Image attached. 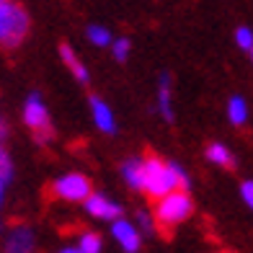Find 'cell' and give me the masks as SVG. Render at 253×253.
Here are the masks:
<instances>
[{
    "mask_svg": "<svg viewBox=\"0 0 253 253\" xmlns=\"http://www.w3.org/2000/svg\"><path fill=\"white\" fill-rule=\"evenodd\" d=\"M85 212L96 220H109V222H117L122 220V207L117 202L106 199L103 194H90L85 199Z\"/></svg>",
    "mask_w": 253,
    "mask_h": 253,
    "instance_id": "obj_6",
    "label": "cell"
},
{
    "mask_svg": "<svg viewBox=\"0 0 253 253\" xmlns=\"http://www.w3.org/2000/svg\"><path fill=\"white\" fill-rule=\"evenodd\" d=\"M34 246H37V240H34L31 227L21 225L16 230H10V235L5 240V253H34Z\"/></svg>",
    "mask_w": 253,
    "mask_h": 253,
    "instance_id": "obj_8",
    "label": "cell"
},
{
    "mask_svg": "<svg viewBox=\"0 0 253 253\" xmlns=\"http://www.w3.org/2000/svg\"><path fill=\"white\" fill-rule=\"evenodd\" d=\"M85 37H88L90 44H96V47H111V44H114L109 29H106V26H98V24L88 26V29H85Z\"/></svg>",
    "mask_w": 253,
    "mask_h": 253,
    "instance_id": "obj_14",
    "label": "cell"
},
{
    "mask_svg": "<svg viewBox=\"0 0 253 253\" xmlns=\"http://www.w3.org/2000/svg\"><path fill=\"white\" fill-rule=\"evenodd\" d=\"M111 52H114V60H117V62H126V57H129V42H126V39H117L111 44Z\"/></svg>",
    "mask_w": 253,
    "mask_h": 253,
    "instance_id": "obj_18",
    "label": "cell"
},
{
    "mask_svg": "<svg viewBox=\"0 0 253 253\" xmlns=\"http://www.w3.org/2000/svg\"><path fill=\"white\" fill-rule=\"evenodd\" d=\"M3 3H8V0H0V5H3Z\"/></svg>",
    "mask_w": 253,
    "mask_h": 253,
    "instance_id": "obj_25",
    "label": "cell"
},
{
    "mask_svg": "<svg viewBox=\"0 0 253 253\" xmlns=\"http://www.w3.org/2000/svg\"><path fill=\"white\" fill-rule=\"evenodd\" d=\"M5 134H8V126H5V122H3V119H0V142L5 140Z\"/></svg>",
    "mask_w": 253,
    "mask_h": 253,
    "instance_id": "obj_23",
    "label": "cell"
},
{
    "mask_svg": "<svg viewBox=\"0 0 253 253\" xmlns=\"http://www.w3.org/2000/svg\"><path fill=\"white\" fill-rule=\"evenodd\" d=\"M24 122L34 129L37 142H49L52 140V124H49V111L44 106V101L39 93H29L26 103H24Z\"/></svg>",
    "mask_w": 253,
    "mask_h": 253,
    "instance_id": "obj_4",
    "label": "cell"
},
{
    "mask_svg": "<svg viewBox=\"0 0 253 253\" xmlns=\"http://www.w3.org/2000/svg\"><path fill=\"white\" fill-rule=\"evenodd\" d=\"M153 227H155V222H153V217H150V214H145V212L137 214V230H142V233L150 235V233H153Z\"/></svg>",
    "mask_w": 253,
    "mask_h": 253,
    "instance_id": "obj_20",
    "label": "cell"
},
{
    "mask_svg": "<svg viewBox=\"0 0 253 253\" xmlns=\"http://www.w3.org/2000/svg\"><path fill=\"white\" fill-rule=\"evenodd\" d=\"M235 42H238L240 49H253V31L246 29V26H240L235 31Z\"/></svg>",
    "mask_w": 253,
    "mask_h": 253,
    "instance_id": "obj_19",
    "label": "cell"
},
{
    "mask_svg": "<svg viewBox=\"0 0 253 253\" xmlns=\"http://www.w3.org/2000/svg\"><path fill=\"white\" fill-rule=\"evenodd\" d=\"M90 111H93V122H96V126L101 132H106V134L117 132V122H114V114L106 106V101H101L98 96H93L90 98Z\"/></svg>",
    "mask_w": 253,
    "mask_h": 253,
    "instance_id": "obj_9",
    "label": "cell"
},
{
    "mask_svg": "<svg viewBox=\"0 0 253 253\" xmlns=\"http://www.w3.org/2000/svg\"><path fill=\"white\" fill-rule=\"evenodd\" d=\"M194 212V202L186 191H173L163 197L158 202V210H155V217L163 227H173V225H181L183 220H189Z\"/></svg>",
    "mask_w": 253,
    "mask_h": 253,
    "instance_id": "obj_3",
    "label": "cell"
},
{
    "mask_svg": "<svg viewBox=\"0 0 253 253\" xmlns=\"http://www.w3.org/2000/svg\"><path fill=\"white\" fill-rule=\"evenodd\" d=\"M10 178H13V160H10V155L0 147V181L8 183Z\"/></svg>",
    "mask_w": 253,
    "mask_h": 253,
    "instance_id": "obj_17",
    "label": "cell"
},
{
    "mask_svg": "<svg viewBox=\"0 0 253 253\" xmlns=\"http://www.w3.org/2000/svg\"><path fill=\"white\" fill-rule=\"evenodd\" d=\"M158 106H160V114H163V119L173 122V106H170V80H168V75H160Z\"/></svg>",
    "mask_w": 253,
    "mask_h": 253,
    "instance_id": "obj_12",
    "label": "cell"
},
{
    "mask_svg": "<svg viewBox=\"0 0 253 253\" xmlns=\"http://www.w3.org/2000/svg\"><path fill=\"white\" fill-rule=\"evenodd\" d=\"M60 57H62V62L70 67V73L80 80V83H88V70H85V65L80 62V57L75 54V49H73L67 42L60 44Z\"/></svg>",
    "mask_w": 253,
    "mask_h": 253,
    "instance_id": "obj_10",
    "label": "cell"
},
{
    "mask_svg": "<svg viewBox=\"0 0 253 253\" xmlns=\"http://www.w3.org/2000/svg\"><path fill=\"white\" fill-rule=\"evenodd\" d=\"M0 230H3V220H0Z\"/></svg>",
    "mask_w": 253,
    "mask_h": 253,
    "instance_id": "obj_26",
    "label": "cell"
},
{
    "mask_svg": "<svg viewBox=\"0 0 253 253\" xmlns=\"http://www.w3.org/2000/svg\"><path fill=\"white\" fill-rule=\"evenodd\" d=\"M122 173H124L126 183H129L132 189L142 191V181H145V163H142L140 158H129V160H126L124 168H122Z\"/></svg>",
    "mask_w": 253,
    "mask_h": 253,
    "instance_id": "obj_11",
    "label": "cell"
},
{
    "mask_svg": "<svg viewBox=\"0 0 253 253\" xmlns=\"http://www.w3.org/2000/svg\"><path fill=\"white\" fill-rule=\"evenodd\" d=\"M57 253H83V251H80L78 246H65L62 251H57Z\"/></svg>",
    "mask_w": 253,
    "mask_h": 253,
    "instance_id": "obj_22",
    "label": "cell"
},
{
    "mask_svg": "<svg viewBox=\"0 0 253 253\" xmlns=\"http://www.w3.org/2000/svg\"><path fill=\"white\" fill-rule=\"evenodd\" d=\"M29 31V16L18 3H3L0 5V44L3 47H16L24 42Z\"/></svg>",
    "mask_w": 253,
    "mask_h": 253,
    "instance_id": "obj_2",
    "label": "cell"
},
{
    "mask_svg": "<svg viewBox=\"0 0 253 253\" xmlns=\"http://www.w3.org/2000/svg\"><path fill=\"white\" fill-rule=\"evenodd\" d=\"M111 235H114V240L119 243L122 251H126V253H137V251H140L142 238H140V230H137L134 222H129V220L111 222Z\"/></svg>",
    "mask_w": 253,
    "mask_h": 253,
    "instance_id": "obj_7",
    "label": "cell"
},
{
    "mask_svg": "<svg viewBox=\"0 0 253 253\" xmlns=\"http://www.w3.org/2000/svg\"><path fill=\"white\" fill-rule=\"evenodd\" d=\"M5 186H8V183L0 181V207H3V202H5Z\"/></svg>",
    "mask_w": 253,
    "mask_h": 253,
    "instance_id": "obj_24",
    "label": "cell"
},
{
    "mask_svg": "<svg viewBox=\"0 0 253 253\" xmlns=\"http://www.w3.org/2000/svg\"><path fill=\"white\" fill-rule=\"evenodd\" d=\"M240 194H243V202L253 210V181H246L243 186H240Z\"/></svg>",
    "mask_w": 253,
    "mask_h": 253,
    "instance_id": "obj_21",
    "label": "cell"
},
{
    "mask_svg": "<svg viewBox=\"0 0 253 253\" xmlns=\"http://www.w3.org/2000/svg\"><path fill=\"white\" fill-rule=\"evenodd\" d=\"M54 194L57 197H62L67 202H85L90 194V181L80 173H67L62 178L54 181Z\"/></svg>",
    "mask_w": 253,
    "mask_h": 253,
    "instance_id": "obj_5",
    "label": "cell"
},
{
    "mask_svg": "<svg viewBox=\"0 0 253 253\" xmlns=\"http://www.w3.org/2000/svg\"><path fill=\"white\" fill-rule=\"evenodd\" d=\"M207 158H210L212 163L222 166V168L233 166V155H230V150H227L225 145H220V142H214V145H210V147H207Z\"/></svg>",
    "mask_w": 253,
    "mask_h": 253,
    "instance_id": "obj_15",
    "label": "cell"
},
{
    "mask_svg": "<svg viewBox=\"0 0 253 253\" xmlns=\"http://www.w3.org/2000/svg\"><path fill=\"white\" fill-rule=\"evenodd\" d=\"M145 163V181H142V191H147L150 197L163 199L173 191L189 189V176L183 173V168L178 163H166L155 155L142 158Z\"/></svg>",
    "mask_w": 253,
    "mask_h": 253,
    "instance_id": "obj_1",
    "label": "cell"
},
{
    "mask_svg": "<svg viewBox=\"0 0 253 253\" xmlns=\"http://www.w3.org/2000/svg\"><path fill=\"white\" fill-rule=\"evenodd\" d=\"M227 117H230V122L233 124H246V119H248V106H246V101L240 98V96H233L230 98V103H227Z\"/></svg>",
    "mask_w": 253,
    "mask_h": 253,
    "instance_id": "obj_13",
    "label": "cell"
},
{
    "mask_svg": "<svg viewBox=\"0 0 253 253\" xmlns=\"http://www.w3.org/2000/svg\"><path fill=\"white\" fill-rule=\"evenodd\" d=\"M251 54H253V49H251Z\"/></svg>",
    "mask_w": 253,
    "mask_h": 253,
    "instance_id": "obj_27",
    "label": "cell"
},
{
    "mask_svg": "<svg viewBox=\"0 0 253 253\" xmlns=\"http://www.w3.org/2000/svg\"><path fill=\"white\" fill-rule=\"evenodd\" d=\"M78 248L83 251V253H101L103 240L96 233H83V235H80V240H78Z\"/></svg>",
    "mask_w": 253,
    "mask_h": 253,
    "instance_id": "obj_16",
    "label": "cell"
}]
</instances>
